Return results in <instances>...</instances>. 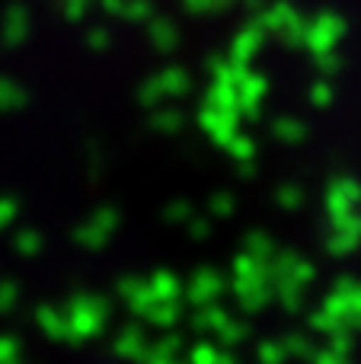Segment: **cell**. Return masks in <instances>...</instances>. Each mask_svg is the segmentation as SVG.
<instances>
[{
  "instance_id": "cell-13",
  "label": "cell",
  "mask_w": 361,
  "mask_h": 364,
  "mask_svg": "<svg viewBox=\"0 0 361 364\" xmlns=\"http://www.w3.org/2000/svg\"><path fill=\"white\" fill-rule=\"evenodd\" d=\"M272 134L281 141V144H301V141L307 138V125H304L301 119H291V115H281V119H275Z\"/></svg>"
},
{
  "instance_id": "cell-36",
  "label": "cell",
  "mask_w": 361,
  "mask_h": 364,
  "mask_svg": "<svg viewBox=\"0 0 361 364\" xmlns=\"http://www.w3.org/2000/svg\"><path fill=\"white\" fill-rule=\"evenodd\" d=\"M333 186H336L339 192H343L355 208L361 205V182H358V179H352V176H336V179H333Z\"/></svg>"
},
{
  "instance_id": "cell-31",
  "label": "cell",
  "mask_w": 361,
  "mask_h": 364,
  "mask_svg": "<svg viewBox=\"0 0 361 364\" xmlns=\"http://www.w3.org/2000/svg\"><path fill=\"white\" fill-rule=\"evenodd\" d=\"M307 323H311V329H313V333H323V336H330V333H336L339 326H345L343 320H336V316H330L323 307H320V310H313V314L307 316Z\"/></svg>"
},
{
  "instance_id": "cell-22",
  "label": "cell",
  "mask_w": 361,
  "mask_h": 364,
  "mask_svg": "<svg viewBox=\"0 0 361 364\" xmlns=\"http://www.w3.org/2000/svg\"><path fill=\"white\" fill-rule=\"evenodd\" d=\"M326 339H330V352H336L343 361L352 358V348H355V333H352L349 326H339L336 333H330Z\"/></svg>"
},
{
  "instance_id": "cell-21",
  "label": "cell",
  "mask_w": 361,
  "mask_h": 364,
  "mask_svg": "<svg viewBox=\"0 0 361 364\" xmlns=\"http://www.w3.org/2000/svg\"><path fill=\"white\" fill-rule=\"evenodd\" d=\"M349 211H355V205H352V201L330 182V188H326V214H330V224H339Z\"/></svg>"
},
{
  "instance_id": "cell-1",
  "label": "cell",
  "mask_w": 361,
  "mask_h": 364,
  "mask_svg": "<svg viewBox=\"0 0 361 364\" xmlns=\"http://www.w3.org/2000/svg\"><path fill=\"white\" fill-rule=\"evenodd\" d=\"M266 36H269V32H266V26H262V19L259 16H249V23L237 32L234 45H230L227 61L230 64H247V68H249V61L256 58V51L266 45Z\"/></svg>"
},
{
  "instance_id": "cell-15",
  "label": "cell",
  "mask_w": 361,
  "mask_h": 364,
  "mask_svg": "<svg viewBox=\"0 0 361 364\" xmlns=\"http://www.w3.org/2000/svg\"><path fill=\"white\" fill-rule=\"evenodd\" d=\"M294 6L288 4V0H279V4H272V6H266V10L259 13V19H262V26H266V32H281L288 26V19L294 16Z\"/></svg>"
},
{
  "instance_id": "cell-10",
  "label": "cell",
  "mask_w": 361,
  "mask_h": 364,
  "mask_svg": "<svg viewBox=\"0 0 361 364\" xmlns=\"http://www.w3.org/2000/svg\"><path fill=\"white\" fill-rule=\"evenodd\" d=\"M160 77V87H163V93L166 96H189L192 93V87H195V83H192V74L185 68H176V64H173V68H166L163 74H157Z\"/></svg>"
},
{
  "instance_id": "cell-27",
  "label": "cell",
  "mask_w": 361,
  "mask_h": 364,
  "mask_svg": "<svg viewBox=\"0 0 361 364\" xmlns=\"http://www.w3.org/2000/svg\"><path fill=\"white\" fill-rule=\"evenodd\" d=\"M163 87H160V77H151V80L144 83V87L138 90V102L144 109H157V106H163Z\"/></svg>"
},
{
  "instance_id": "cell-38",
  "label": "cell",
  "mask_w": 361,
  "mask_h": 364,
  "mask_svg": "<svg viewBox=\"0 0 361 364\" xmlns=\"http://www.w3.org/2000/svg\"><path fill=\"white\" fill-rule=\"evenodd\" d=\"M291 278H294V282H298V284H304V288H307V284H313V282H317V265H313V262H307V259L301 256V259H298V265H294V269H291Z\"/></svg>"
},
{
  "instance_id": "cell-7",
  "label": "cell",
  "mask_w": 361,
  "mask_h": 364,
  "mask_svg": "<svg viewBox=\"0 0 361 364\" xmlns=\"http://www.w3.org/2000/svg\"><path fill=\"white\" fill-rule=\"evenodd\" d=\"M179 316H183V307H179L176 301H153L151 307L141 314V320L157 326V329H170L179 323Z\"/></svg>"
},
{
  "instance_id": "cell-44",
  "label": "cell",
  "mask_w": 361,
  "mask_h": 364,
  "mask_svg": "<svg viewBox=\"0 0 361 364\" xmlns=\"http://www.w3.org/2000/svg\"><path fill=\"white\" fill-rule=\"evenodd\" d=\"M237 173H240L243 179H253V176H256V164H253V157L237 160Z\"/></svg>"
},
{
  "instance_id": "cell-28",
  "label": "cell",
  "mask_w": 361,
  "mask_h": 364,
  "mask_svg": "<svg viewBox=\"0 0 361 364\" xmlns=\"http://www.w3.org/2000/svg\"><path fill=\"white\" fill-rule=\"evenodd\" d=\"M313 23H317L320 29H326V32H330V36L336 38V42H339V38L345 36V29H349V23H345V19L339 16V13H333V10H323V13H317V19H313Z\"/></svg>"
},
{
  "instance_id": "cell-23",
  "label": "cell",
  "mask_w": 361,
  "mask_h": 364,
  "mask_svg": "<svg viewBox=\"0 0 361 364\" xmlns=\"http://www.w3.org/2000/svg\"><path fill=\"white\" fill-rule=\"evenodd\" d=\"M247 252H253L256 259H269L275 252V240L266 230H249L247 233Z\"/></svg>"
},
{
  "instance_id": "cell-29",
  "label": "cell",
  "mask_w": 361,
  "mask_h": 364,
  "mask_svg": "<svg viewBox=\"0 0 361 364\" xmlns=\"http://www.w3.org/2000/svg\"><path fill=\"white\" fill-rule=\"evenodd\" d=\"M275 201H279L285 211H298V208L304 205V192H301V186H294V182H285V186H279V192H275Z\"/></svg>"
},
{
  "instance_id": "cell-34",
  "label": "cell",
  "mask_w": 361,
  "mask_h": 364,
  "mask_svg": "<svg viewBox=\"0 0 361 364\" xmlns=\"http://www.w3.org/2000/svg\"><path fill=\"white\" fill-rule=\"evenodd\" d=\"M160 214H163V220H170V224H185V220H189L195 211H192V205H189V201L176 198V201H170V205H166Z\"/></svg>"
},
{
  "instance_id": "cell-33",
  "label": "cell",
  "mask_w": 361,
  "mask_h": 364,
  "mask_svg": "<svg viewBox=\"0 0 361 364\" xmlns=\"http://www.w3.org/2000/svg\"><path fill=\"white\" fill-rule=\"evenodd\" d=\"M208 208H211L215 218H230V214L237 211V201H234V195L230 192H215L208 198Z\"/></svg>"
},
{
  "instance_id": "cell-39",
  "label": "cell",
  "mask_w": 361,
  "mask_h": 364,
  "mask_svg": "<svg viewBox=\"0 0 361 364\" xmlns=\"http://www.w3.org/2000/svg\"><path fill=\"white\" fill-rule=\"evenodd\" d=\"M311 102H313L317 109H326V106L333 102V87H330V80H326V77H323V80H317V83L311 87Z\"/></svg>"
},
{
  "instance_id": "cell-3",
  "label": "cell",
  "mask_w": 361,
  "mask_h": 364,
  "mask_svg": "<svg viewBox=\"0 0 361 364\" xmlns=\"http://www.w3.org/2000/svg\"><path fill=\"white\" fill-rule=\"evenodd\" d=\"M147 36H151V42H153V48L157 51H163V55H170V51H176V45H179V29H176V23L173 19H160V16H151L147 19Z\"/></svg>"
},
{
  "instance_id": "cell-41",
  "label": "cell",
  "mask_w": 361,
  "mask_h": 364,
  "mask_svg": "<svg viewBox=\"0 0 361 364\" xmlns=\"http://www.w3.org/2000/svg\"><path fill=\"white\" fill-rule=\"evenodd\" d=\"M96 224H99V230L112 233L115 224H119V211H115V208H102V211L96 214Z\"/></svg>"
},
{
  "instance_id": "cell-6",
  "label": "cell",
  "mask_w": 361,
  "mask_h": 364,
  "mask_svg": "<svg viewBox=\"0 0 361 364\" xmlns=\"http://www.w3.org/2000/svg\"><path fill=\"white\" fill-rule=\"evenodd\" d=\"M272 297L281 304L285 314H301V307H304V284H298L294 278H281V282L272 284Z\"/></svg>"
},
{
  "instance_id": "cell-19",
  "label": "cell",
  "mask_w": 361,
  "mask_h": 364,
  "mask_svg": "<svg viewBox=\"0 0 361 364\" xmlns=\"http://www.w3.org/2000/svg\"><path fill=\"white\" fill-rule=\"evenodd\" d=\"M358 243H361V237L343 230V227H333L330 237H326V252H330V256H349Z\"/></svg>"
},
{
  "instance_id": "cell-9",
  "label": "cell",
  "mask_w": 361,
  "mask_h": 364,
  "mask_svg": "<svg viewBox=\"0 0 361 364\" xmlns=\"http://www.w3.org/2000/svg\"><path fill=\"white\" fill-rule=\"evenodd\" d=\"M179 346H183V336L170 333V336H163V339H157L153 346H144V355H141V358L151 361V364H170L179 355Z\"/></svg>"
},
{
  "instance_id": "cell-26",
  "label": "cell",
  "mask_w": 361,
  "mask_h": 364,
  "mask_svg": "<svg viewBox=\"0 0 361 364\" xmlns=\"http://www.w3.org/2000/svg\"><path fill=\"white\" fill-rule=\"evenodd\" d=\"M230 151V157L234 160H247V157H256V141L249 138V134H240V132H234L230 134V141L224 144Z\"/></svg>"
},
{
  "instance_id": "cell-17",
  "label": "cell",
  "mask_w": 361,
  "mask_h": 364,
  "mask_svg": "<svg viewBox=\"0 0 361 364\" xmlns=\"http://www.w3.org/2000/svg\"><path fill=\"white\" fill-rule=\"evenodd\" d=\"M183 112L179 109H151V128L160 134H176L179 128H183Z\"/></svg>"
},
{
  "instance_id": "cell-35",
  "label": "cell",
  "mask_w": 361,
  "mask_h": 364,
  "mask_svg": "<svg viewBox=\"0 0 361 364\" xmlns=\"http://www.w3.org/2000/svg\"><path fill=\"white\" fill-rule=\"evenodd\" d=\"M256 358L266 364H281L288 355H285V348H281V342H259V346H256Z\"/></svg>"
},
{
  "instance_id": "cell-12",
  "label": "cell",
  "mask_w": 361,
  "mask_h": 364,
  "mask_svg": "<svg viewBox=\"0 0 361 364\" xmlns=\"http://www.w3.org/2000/svg\"><path fill=\"white\" fill-rule=\"evenodd\" d=\"M144 339L147 336L141 326H128V329H122L119 342H115V352H119L122 358H141V355H144V346H147Z\"/></svg>"
},
{
  "instance_id": "cell-11",
  "label": "cell",
  "mask_w": 361,
  "mask_h": 364,
  "mask_svg": "<svg viewBox=\"0 0 361 364\" xmlns=\"http://www.w3.org/2000/svg\"><path fill=\"white\" fill-rule=\"evenodd\" d=\"M269 93V77L266 74H253V70H247V74L240 77V83H237V96H240V102H262Z\"/></svg>"
},
{
  "instance_id": "cell-16",
  "label": "cell",
  "mask_w": 361,
  "mask_h": 364,
  "mask_svg": "<svg viewBox=\"0 0 361 364\" xmlns=\"http://www.w3.org/2000/svg\"><path fill=\"white\" fill-rule=\"evenodd\" d=\"M237 301H240L243 314H259V310H266V304L272 301V284H253V288H247L243 294H237Z\"/></svg>"
},
{
  "instance_id": "cell-45",
  "label": "cell",
  "mask_w": 361,
  "mask_h": 364,
  "mask_svg": "<svg viewBox=\"0 0 361 364\" xmlns=\"http://www.w3.org/2000/svg\"><path fill=\"white\" fill-rule=\"evenodd\" d=\"M240 4H243V10H247V16H259V13L269 6L266 0H240Z\"/></svg>"
},
{
  "instance_id": "cell-18",
  "label": "cell",
  "mask_w": 361,
  "mask_h": 364,
  "mask_svg": "<svg viewBox=\"0 0 361 364\" xmlns=\"http://www.w3.org/2000/svg\"><path fill=\"white\" fill-rule=\"evenodd\" d=\"M249 336H253L249 323H237V320H227L221 329H217V342H221V348H237V346H243Z\"/></svg>"
},
{
  "instance_id": "cell-2",
  "label": "cell",
  "mask_w": 361,
  "mask_h": 364,
  "mask_svg": "<svg viewBox=\"0 0 361 364\" xmlns=\"http://www.w3.org/2000/svg\"><path fill=\"white\" fill-rule=\"evenodd\" d=\"M224 278H221V272H215V269H198L195 275L189 278V284H183V294H185V301L192 304V307H202V304H211V301H217V297L224 294Z\"/></svg>"
},
{
  "instance_id": "cell-4",
  "label": "cell",
  "mask_w": 361,
  "mask_h": 364,
  "mask_svg": "<svg viewBox=\"0 0 361 364\" xmlns=\"http://www.w3.org/2000/svg\"><path fill=\"white\" fill-rule=\"evenodd\" d=\"M119 294L128 301V307H131V314H144L147 307L153 304V294H151V284L147 282H141V278H134V275H128V278H122L119 282Z\"/></svg>"
},
{
  "instance_id": "cell-20",
  "label": "cell",
  "mask_w": 361,
  "mask_h": 364,
  "mask_svg": "<svg viewBox=\"0 0 361 364\" xmlns=\"http://www.w3.org/2000/svg\"><path fill=\"white\" fill-rule=\"evenodd\" d=\"M281 348H285V355L288 358H304V361H313V352H317V348H313V342L307 339L304 333H288V336H281Z\"/></svg>"
},
{
  "instance_id": "cell-32",
  "label": "cell",
  "mask_w": 361,
  "mask_h": 364,
  "mask_svg": "<svg viewBox=\"0 0 361 364\" xmlns=\"http://www.w3.org/2000/svg\"><path fill=\"white\" fill-rule=\"evenodd\" d=\"M323 310L330 316H336V320L345 323V316H349V294H345V291H330L326 301H323Z\"/></svg>"
},
{
  "instance_id": "cell-37",
  "label": "cell",
  "mask_w": 361,
  "mask_h": 364,
  "mask_svg": "<svg viewBox=\"0 0 361 364\" xmlns=\"http://www.w3.org/2000/svg\"><path fill=\"white\" fill-rule=\"evenodd\" d=\"M217 352H221V348L211 346V342H198L189 352V361L192 364H217Z\"/></svg>"
},
{
  "instance_id": "cell-5",
  "label": "cell",
  "mask_w": 361,
  "mask_h": 364,
  "mask_svg": "<svg viewBox=\"0 0 361 364\" xmlns=\"http://www.w3.org/2000/svg\"><path fill=\"white\" fill-rule=\"evenodd\" d=\"M230 320V314L224 307H217L215 301L211 304H202V307L192 314V329H195L198 336H205V333H217V329L224 326V323Z\"/></svg>"
},
{
  "instance_id": "cell-42",
  "label": "cell",
  "mask_w": 361,
  "mask_h": 364,
  "mask_svg": "<svg viewBox=\"0 0 361 364\" xmlns=\"http://www.w3.org/2000/svg\"><path fill=\"white\" fill-rule=\"evenodd\" d=\"M183 10L189 13V16H208L211 10V0H183Z\"/></svg>"
},
{
  "instance_id": "cell-24",
  "label": "cell",
  "mask_w": 361,
  "mask_h": 364,
  "mask_svg": "<svg viewBox=\"0 0 361 364\" xmlns=\"http://www.w3.org/2000/svg\"><path fill=\"white\" fill-rule=\"evenodd\" d=\"M304 29H307V19L301 16V13H294L279 36H281V42L291 45V48H304Z\"/></svg>"
},
{
  "instance_id": "cell-25",
  "label": "cell",
  "mask_w": 361,
  "mask_h": 364,
  "mask_svg": "<svg viewBox=\"0 0 361 364\" xmlns=\"http://www.w3.org/2000/svg\"><path fill=\"white\" fill-rule=\"evenodd\" d=\"M119 16L131 19V23H147L153 16V0H125Z\"/></svg>"
},
{
  "instance_id": "cell-8",
  "label": "cell",
  "mask_w": 361,
  "mask_h": 364,
  "mask_svg": "<svg viewBox=\"0 0 361 364\" xmlns=\"http://www.w3.org/2000/svg\"><path fill=\"white\" fill-rule=\"evenodd\" d=\"M147 284H151L153 301H179V297H183V282H179V278L173 275L170 269L153 272Z\"/></svg>"
},
{
  "instance_id": "cell-40",
  "label": "cell",
  "mask_w": 361,
  "mask_h": 364,
  "mask_svg": "<svg viewBox=\"0 0 361 364\" xmlns=\"http://www.w3.org/2000/svg\"><path fill=\"white\" fill-rule=\"evenodd\" d=\"M185 224H189V237H192V240H198V243L211 237V220H205V218H195V214H192V218L185 220Z\"/></svg>"
},
{
  "instance_id": "cell-14",
  "label": "cell",
  "mask_w": 361,
  "mask_h": 364,
  "mask_svg": "<svg viewBox=\"0 0 361 364\" xmlns=\"http://www.w3.org/2000/svg\"><path fill=\"white\" fill-rule=\"evenodd\" d=\"M205 102L215 109H237L240 106V96H237V87L234 83H224V80H215L205 93Z\"/></svg>"
},
{
  "instance_id": "cell-30",
  "label": "cell",
  "mask_w": 361,
  "mask_h": 364,
  "mask_svg": "<svg viewBox=\"0 0 361 364\" xmlns=\"http://www.w3.org/2000/svg\"><path fill=\"white\" fill-rule=\"evenodd\" d=\"M313 64H317V70L323 77H333V74H339V70L345 68V61H343V55H336V48H330V51H320V55H313Z\"/></svg>"
},
{
  "instance_id": "cell-43",
  "label": "cell",
  "mask_w": 361,
  "mask_h": 364,
  "mask_svg": "<svg viewBox=\"0 0 361 364\" xmlns=\"http://www.w3.org/2000/svg\"><path fill=\"white\" fill-rule=\"evenodd\" d=\"M90 45H93V48H109V32L106 29H93L90 32Z\"/></svg>"
},
{
  "instance_id": "cell-46",
  "label": "cell",
  "mask_w": 361,
  "mask_h": 364,
  "mask_svg": "<svg viewBox=\"0 0 361 364\" xmlns=\"http://www.w3.org/2000/svg\"><path fill=\"white\" fill-rule=\"evenodd\" d=\"M230 6H237V0H211V10L215 13H224V10H230Z\"/></svg>"
}]
</instances>
